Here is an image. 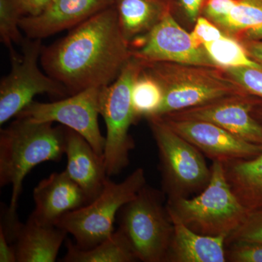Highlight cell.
Wrapping results in <instances>:
<instances>
[{
	"instance_id": "5",
	"label": "cell",
	"mask_w": 262,
	"mask_h": 262,
	"mask_svg": "<svg viewBox=\"0 0 262 262\" xmlns=\"http://www.w3.org/2000/svg\"><path fill=\"white\" fill-rule=\"evenodd\" d=\"M119 230L130 244L138 260L165 261L173 225L163 205V195L144 186L119 211Z\"/></svg>"
},
{
	"instance_id": "29",
	"label": "cell",
	"mask_w": 262,
	"mask_h": 262,
	"mask_svg": "<svg viewBox=\"0 0 262 262\" xmlns=\"http://www.w3.org/2000/svg\"><path fill=\"white\" fill-rule=\"evenodd\" d=\"M225 35L213 22L202 15L196 20L191 33L193 41L198 46H203L206 43L217 40Z\"/></svg>"
},
{
	"instance_id": "8",
	"label": "cell",
	"mask_w": 262,
	"mask_h": 262,
	"mask_svg": "<svg viewBox=\"0 0 262 262\" xmlns=\"http://www.w3.org/2000/svg\"><path fill=\"white\" fill-rule=\"evenodd\" d=\"M160 160L163 192L168 200L202 192L211 177L204 155L177 134L161 117H147Z\"/></svg>"
},
{
	"instance_id": "25",
	"label": "cell",
	"mask_w": 262,
	"mask_h": 262,
	"mask_svg": "<svg viewBox=\"0 0 262 262\" xmlns=\"http://www.w3.org/2000/svg\"><path fill=\"white\" fill-rule=\"evenodd\" d=\"M23 15L18 0H0V39L10 55L15 53V45L22 44L20 20Z\"/></svg>"
},
{
	"instance_id": "16",
	"label": "cell",
	"mask_w": 262,
	"mask_h": 262,
	"mask_svg": "<svg viewBox=\"0 0 262 262\" xmlns=\"http://www.w3.org/2000/svg\"><path fill=\"white\" fill-rule=\"evenodd\" d=\"M65 154L66 172L82 188L90 203L94 201L102 192L108 179L103 156L98 155L83 136L68 127Z\"/></svg>"
},
{
	"instance_id": "19",
	"label": "cell",
	"mask_w": 262,
	"mask_h": 262,
	"mask_svg": "<svg viewBox=\"0 0 262 262\" xmlns=\"http://www.w3.org/2000/svg\"><path fill=\"white\" fill-rule=\"evenodd\" d=\"M119 25L129 42L149 32L172 8L171 0H115Z\"/></svg>"
},
{
	"instance_id": "20",
	"label": "cell",
	"mask_w": 262,
	"mask_h": 262,
	"mask_svg": "<svg viewBox=\"0 0 262 262\" xmlns=\"http://www.w3.org/2000/svg\"><path fill=\"white\" fill-rule=\"evenodd\" d=\"M227 182L243 206L251 212L262 208V152L250 159L224 163Z\"/></svg>"
},
{
	"instance_id": "37",
	"label": "cell",
	"mask_w": 262,
	"mask_h": 262,
	"mask_svg": "<svg viewBox=\"0 0 262 262\" xmlns=\"http://www.w3.org/2000/svg\"><path fill=\"white\" fill-rule=\"evenodd\" d=\"M171 1H172V0H171Z\"/></svg>"
},
{
	"instance_id": "33",
	"label": "cell",
	"mask_w": 262,
	"mask_h": 262,
	"mask_svg": "<svg viewBox=\"0 0 262 262\" xmlns=\"http://www.w3.org/2000/svg\"><path fill=\"white\" fill-rule=\"evenodd\" d=\"M0 262H17L14 246L10 245L2 229H0Z\"/></svg>"
},
{
	"instance_id": "4",
	"label": "cell",
	"mask_w": 262,
	"mask_h": 262,
	"mask_svg": "<svg viewBox=\"0 0 262 262\" xmlns=\"http://www.w3.org/2000/svg\"><path fill=\"white\" fill-rule=\"evenodd\" d=\"M211 170L210 182L201 194L168 200L166 206L196 233L228 237L244 223L249 211L231 189L224 163L213 161Z\"/></svg>"
},
{
	"instance_id": "34",
	"label": "cell",
	"mask_w": 262,
	"mask_h": 262,
	"mask_svg": "<svg viewBox=\"0 0 262 262\" xmlns=\"http://www.w3.org/2000/svg\"><path fill=\"white\" fill-rule=\"evenodd\" d=\"M248 55L262 64V40L242 42Z\"/></svg>"
},
{
	"instance_id": "36",
	"label": "cell",
	"mask_w": 262,
	"mask_h": 262,
	"mask_svg": "<svg viewBox=\"0 0 262 262\" xmlns=\"http://www.w3.org/2000/svg\"><path fill=\"white\" fill-rule=\"evenodd\" d=\"M258 115H259L260 118L262 119V111L259 112V113H258Z\"/></svg>"
},
{
	"instance_id": "9",
	"label": "cell",
	"mask_w": 262,
	"mask_h": 262,
	"mask_svg": "<svg viewBox=\"0 0 262 262\" xmlns=\"http://www.w3.org/2000/svg\"><path fill=\"white\" fill-rule=\"evenodd\" d=\"M23 53L10 55L12 68L0 82V125L16 117L32 102L37 95L63 96L67 89L39 70L38 59L42 54L41 39H24Z\"/></svg>"
},
{
	"instance_id": "23",
	"label": "cell",
	"mask_w": 262,
	"mask_h": 262,
	"mask_svg": "<svg viewBox=\"0 0 262 262\" xmlns=\"http://www.w3.org/2000/svg\"><path fill=\"white\" fill-rule=\"evenodd\" d=\"M161 86L144 68L134 82L132 89V103L136 121L141 117L154 116L163 102Z\"/></svg>"
},
{
	"instance_id": "1",
	"label": "cell",
	"mask_w": 262,
	"mask_h": 262,
	"mask_svg": "<svg viewBox=\"0 0 262 262\" xmlns=\"http://www.w3.org/2000/svg\"><path fill=\"white\" fill-rule=\"evenodd\" d=\"M132 57L114 5L43 48L40 60L46 74L73 95L111 84Z\"/></svg>"
},
{
	"instance_id": "30",
	"label": "cell",
	"mask_w": 262,
	"mask_h": 262,
	"mask_svg": "<svg viewBox=\"0 0 262 262\" xmlns=\"http://www.w3.org/2000/svg\"><path fill=\"white\" fill-rule=\"evenodd\" d=\"M235 0H206L202 13L217 25L228 15Z\"/></svg>"
},
{
	"instance_id": "6",
	"label": "cell",
	"mask_w": 262,
	"mask_h": 262,
	"mask_svg": "<svg viewBox=\"0 0 262 262\" xmlns=\"http://www.w3.org/2000/svg\"><path fill=\"white\" fill-rule=\"evenodd\" d=\"M146 184L145 172L136 169L123 182L107 179L102 192L92 202L66 213L56 227L74 236L76 246L89 249L108 238L115 232V220L122 206L134 199Z\"/></svg>"
},
{
	"instance_id": "11",
	"label": "cell",
	"mask_w": 262,
	"mask_h": 262,
	"mask_svg": "<svg viewBox=\"0 0 262 262\" xmlns=\"http://www.w3.org/2000/svg\"><path fill=\"white\" fill-rule=\"evenodd\" d=\"M173 7L142 37L130 43L133 57L142 62H170L217 67L203 46H198L191 33L174 18Z\"/></svg>"
},
{
	"instance_id": "35",
	"label": "cell",
	"mask_w": 262,
	"mask_h": 262,
	"mask_svg": "<svg viewBox=\"0 0 262 262\" xmlns=\"http://www.w3.org/2000/svg\"><path fill=\"white\" fill-rule=\"evenodd\" d=\"M243 33L244 34L245 38L248 41L262 40V26L249 29Z\"/></svg>"
},
{
	"instance_id": "27",
	"label": "cell",
	"mask_w": 262,
	"mask_h": 262,
	"mask_svg": "<svg viewBox=\"0 0 262 262\" xmlns=\"http://www.w3.org/2000/svg\"><path fill=\"white\" fill-rule=\"evenodd\" d=\"M247 94L262 98V67L222 69Z\"/></svg>"
},
{
	"instance_id": "2",
	"label": "cell",
	"mask_w": 262,
	"mask_h": 262,
	"mask_svg": "<svg viewBox=\"0 0 262 262\" xmlns=\"http://www.w3.org/2000/svg\"><path fill=\"white\" fill-rule=\"evenodd\" d=\"M16 118L0 133V186L13 189L1 214L10 223L18 221L17 207L27 174L39 164L60 161L66 151L67 127Z\"/></svg>"
},
{
	"instance_id": "21",
	"label": "cell",
	"mask_w": 262,
	"mask_h": 262,
	"mask_svg": "<svg viewBox=\"0 0 262 262\" xmlns=\"http://www.w3.org/2000/svg\"><path fill=\"white\" fill-rule=\"evenodd\" d=\"M65 262H133L137 259L123 234L117 229L108 238L89 249H82L70 239Z\"/></svg>"
},
{
	"instance_id": "26",
	"label": "cell",
	"mask_w": 262,
	"mask_h": 262,
	"mask_svg": "<svg viewBox=\"0 0 262 262\" xmlns=\"http://www.w3.org/2000/svg\"><path fill=\"white\" fill-rule=\"evenodd\" d=\"M244 243L262 244V208L249 212L244 223L226 241L227 246Z\"/></svg>"
},
{
	"instance_id": "28",
	"label": "cell",
	"mask_w": 262,
	"mask_h": 262,
	"mask_svg": "<svg viewBox=\"0 0 262 262\" xmlns=\"http://www.w3.org/2000/svg\"><path fill=\"white\" fill-rule=\"evenodd\" d=\"M227 247V261L262 262L261 244H233Z\"/></svg>"
},
{
	"instance_id": "12",
	"label": "cell",
	"mask_w": 262,
	"mask_h": 262,
	"mask_svg": "<svg viewBox=\"0 0 262 262\" xmlns=\"http://www.w3.org/2000/svg\"><path fill=\"white\" fill-rule=\"evenodd\" d=\"M159 117L212 161L250 159L262 152V144L244 140L211 122Z\"/></svg>"
},
{
	"instance_id": "31",
	"label": "cell",
	"mask_w": 262,
	"mask_h": 262,
	"mask_svg": "<svg viewBox=\"0 0 262 262\" xmlns=\"http://www.w3.org/2000/svg\"><path fill=\"white\" fill-rule=\"evenodd\" d=\"M206 1V0H172V2L177 3L186 18L192 23H195L199 16H201Z\"/></svg>"
},
{
	"instance_id": "7",
	"label": "cell",
	"mask_w": 262,
	"mask_h": 262,
	"mask_svg": "<svg viewBox=\"0 0 262 262\" xmlns=\"http://www.w3.org/2000/svg\"><path fill=\"white\" fill-rule=\"evenodd\" d=\"M143 63L132 57L111 84L101 88L100 115L106 127L103 158L108 177L121 173L129 164V155L135 147L129 129L136 119L132 103L134 82Z\"/></svg>"
},
{
	"instance_id": "32",
	"label": "cell",
	"mask_w": 262,
	"mask_h": 262,
	"mask_svg": "<svg viewBox=\"0 0 262 262\" xmlns=\"http://www.w3.org/2000/svg\"><path fill=\"white\" fill-rule=\"evenodd\" d=\"M52 0H18L23 17L36 16L42 13Z\"/></svg>"
},
{
	"instance_id": "24",
	"label": "cell",
	"mask_w": 262,
	"mask_h": 262,
	"mask_svg": "<svg viewBox=\"0 0 262 262\" xmlns=\"http://www.w3.org/2000/svg\"><path fill=\"white\" fill-rule=\"evenodd\" d=\"M217 26L236 35L262 26V0H235L228 15Z\"/></svg>"
},
{
	"instance_id": "14",
	"label": "cell",
	"mask_w": 262,
	"mask_h": 262,
	"mask_svg": "<svg viewBox=\"0 0 262 262\" xmlns=\"http://www.w3.org/2000/svg\"><path fill=\"white\" fill-rule=\"evenodd\" d=\"M115 3V0H52L40 14L22 17L20 28L29 39H42L77 27Z\"/></svg>"
},
{
	"instance_id": "10",
	"label": "cell",
	"mask_w": 262,
	"mask_h": 262,
	"mask_svg": "<svg viewBox=\"0 0 262 262\" xmlns=\"http://www.w3.org/2000/svg\"><path fill=\"white\" fill-rule=\"evenodd\" d=\"M101 88H90L54 102L32 101L16 117L35 122H58L83 136L95 151L103 156L106 138L98 120Z\"/></svg>"
},
{
	"instance_id": "3",
	"label": "cell",
	"mask_w": 262,
	"mask_h": 262,
	"mask_svg": "<svg viewBox=\"0 0 262 262\" xmlns=\"http://www.w3.org/2000/svg\"><path fill=\"white\" fill-rule=\"evenodd\" d=\"M142 63L144 70L163 90V102L152 117L164 116L228 96L248 95L221 68L170 62Z\"/></svg>"
},
{
	"instance_id": "15",
	"label": "cell",
	"mask_w": 262,
	"mask_h": 262,
	"mask_svg": "<svg viewBox=\"0 0 262 262\" xmlns=\"http://www.w3.org/2000/svg\"><path fill=\"white\" fill-rule=\"evenodd\" d=\"M35 208L29 218L39 225L56 226L69 212L90 203L82 188L64 171L42 179L33 191Z\"/></svg>"
},
{
	"instance_id": "18",
	"label": "cell",
	"mask_w": 262,
	"mask_h": 262,
	"mask_svg": "<svg viewBox=\"0 0 262 262\" xmlns=\"http://www.w3.org/2000/svg\"><path fill=\"white\" fill-rule=\"evenodd\" d=\"M67 234L56 226L39 225L29 218L15 239L17 262H54Z\"/></svg>"
},
{
	"instance_id": "17",
	"label": "cell",
	"mask_w": 262,
	"mask_h": 262,
	"mask_svg": "<svg viewBox=\"0 0 262 262\" xmlns=\"http://www.w3.org/2000/svg\"><path fill=\"white\" fill-rule=\"evenodd\" d=\"M173 233L165 261L226 262L227 236L203 235L187 227L166 206Z\"/></svg>"
},
{
	"instance_id": "22",
	"label": "cell",
	"mask_w": 262,
	"mask_h": 262,
	"mask_svg": "<svg viewBox=\"0 0 262 262\" xmlns=\"http://www.w3.org/2000/svg\"><path fill=\"white\" fill-rule=\"evenodd\" d=\"M212 61L221 69L234 67L261 68L262 64L248 55L242 42L228 35L203 46Z\"/></svg>"
},
{
	"instance_id": "13",
	"label": "cell",
	"mask_w": 262,
	"mask_h": 262,
	"mask_svg": "<svg viewBox=\"0 0 262 262\" xmlns=\"http://www.w3.org/2000/svg\"><path fill=\"white\" fill-rule=\"evenodd\" d=\"M253 106L247 95L232 96L162 117L211 122L244 140L262 144V124L253 116Z\"/></svg>"
}]
</instances>
